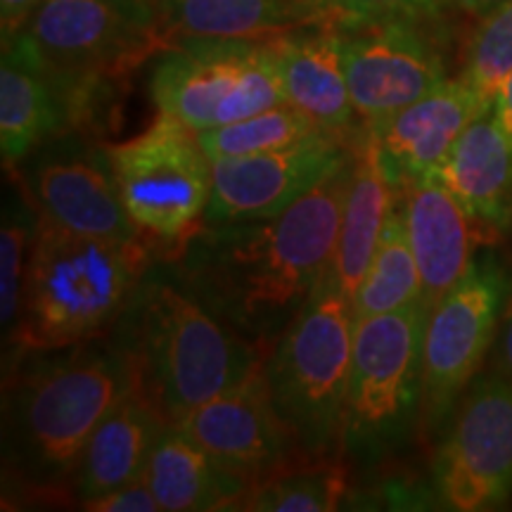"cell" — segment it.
Returning a JSON list of instances; mask_svg holds the SVG:
<instances>
[{"label":"cell","mask_w":512,"mask_h":512,"mask_svg":"<svg viewBox=\"0 0 512 512\" xmlns=\"http://www.w3.org/2000/svg\"><path fill=\"white\" fill-rule=\"evenodd\" d=\"M349 171L351 159L273 219L204 226L171 261L190 292L264 358L330 273Z\"/></svg>","instance_id":"6da1fadb"},{"label":"cell","mask_w":512,"mask_h":512,"mask_svg":"<svg viewBox=\"0 0 512 512\" xmlns=\"http://www.w3.org/2000/svg\"><path fill=\"white\" fill-rule=\"evenodd\" d=\"M131 389L107 335L12 358L3 384L5 484L38 498L74 491L88 439Z\"/></svg>","instance_id":"7a4b0ae2"},{"label":"cell","mask_w":512,"mask_h":512,"mask_svg":"<svg viewBox=\"0 0 512 512\" xmlns=\"http://www.w3.org/2000/svg\"><path fill=\"white\" fill-rule=\"evenodd\" d=\"M105 335L126 361L133 389L171 425L266 361L164 259L147 268Z\"/></svg>","instance_id":"3957f363"},{"label":"cell","mask_w":512,"mask_h":512,"mask_svg":"<svg viewBox=\"0 0 512 512\" xmlns=\"http://www.w3.org/2000/svg\"><path fill=\"white\" fill-rule=\"evenodd\" d=\"M157 259L147 240L91 238L41 219L5 349L17 358L102 337Z\"/></svg>","instance_id":"277c9868"},{"label":"cell","mask_w":512,"mask_h":512,"mask_svg":"<svg viewBox=\"0 0 512 512\" xmlns=\"http://www.w3.org/2000/svg\"><path fill=\"white\" fill-rule=\"evenodd\" d=\"M356 316L330 273L264 361L271 399L304 463L342 456Z\"/></svg>","instance_id":"5b68a950"},{"label":"cell","mask_w":512,"mask_h":512,"mask_svg":"<svg viewBox=\"0 0 512 512\" xmlns=\"http://www.w3.org/2000/svg\"><path fill=\"white\" fill-rule=\"evenodd\" d=\"M121 200L159 259L176 261L207 226L214 162L200 133L157 112L152 124L124 143L107 145Z\"/></svg>","instance_id":"8992f818"},{"label":"cell","mask_w":512,"mask_h":512,"mask_svg":"<svg viewBox=\"0 0 512 512\" xmlns=\"http://www.w3.org/2000/svg\"><path fill=\"white\" fill-rule=\"evenodd\" d=\"M150 98L197 133L285 105L271 36H181L157 57Z\"/></svg>","instance_id":"52a82bcc"},{"label":"cell","mask_w":512,"mask_h":512,"mask_svg":"<svg viewBox=\"0 0 512 512\" xmlns=\"http://www.w3.org/2000/svg\"><path fill=\"white\" fill-rule=\"evenodd\" d=\"M425 302L356 318L342 453L366 463L387 456L420 425Z\"/></svg>","instance_id":"ba28073f"},{"label":"cell","mask_w":512,"mask_h":512,"mask_svg":"<svg viewBox=\"0 0 512 512\" xmlns=\"http://www.w3.org/2000/svg\"><path fill=\"white\" fill-rule=\"evenodd\" d=\"M510 278L496 254L475 256L465 278L427 313L422 335L420 427L437 434L494 349L510 299Z\"/></svg>","instance_id":"9c48e42d"},{"label":"cell","mask_w":512,"mask_h":512,"mask_svg":"<svg viewBox=\"0 0 512 512\" xmlns=\"http://www.w3.org/2000/svg\"><path fill=\"white\" fill-rule=\"evenodd\" d=\"M432 460L437 501L453 512L503 508L512 496V382L477 375Z\"/></svg>","instance_id":"30bf717a"},{"label":"cell","mask_w":512,"mask_h":512,"mask_svg":"<svg viewBox=\"0 0 512 512\" xmlns=\"http://www.w3.org/2000/svg\"><path fill=\"white\" fill-rule=\"evenodd\" d=\"M12 171L41 219L91 238L145 240L121 200L102 138L83 131L55 133Z\"/></svg>","instance_id":"8fae6325"},{"label":"cell","mask_w":512,"mask_h":512,"mask_svg":"<svg viewBox=\"0 0 512 512\" xmlns=\"http://www.w3.org/2000/svg\"><path fill=\"white\" fill-rule=\"evenodd\" d=\"M437 27L439 22L387 19L335 29L358 124L380 126L446 81Z\"/></svg>","instance_id":"7c38bea8"},{"label":"cell","mask_w":512,"mask_h":512,"mask_svg":"<svg viewBox=\"0 0 512 512\" xmlns=\"http://www.w3.org/2000/svg\"><path fill=\"white\" fill-rule=\"evenodd\" d=\"M22 31L53 72L72 79L121 81L166 41L107 0H41Z\"/></svg>","instance_id":"4fadbf2b"},{"label":"cell","mask_w":512,"mask_h":512,"mask_svg":"<svg viewBox=\"0 0 512 512\" xmlns=\"http://www.w3.org/2000/svg\"><path fill=\"white\" fill-rule=\"evenodd\" d=\"M349 159L351 143L330 133L259 155L216 159L204 221L226 226L273 219Z\"/></svg>","instance_id":"5bb4252c"},{"label":"cell","mask_w":512,"mask_h":512,"mask_svg":"<svg viewBox=\"0 0 512 512\" xmlns=\"http://www.w3.org/2000/svg\"><path fill=\"white\" fill-rule=\"evenodd\" d=\"M174 425L252 486L290 467L309 465L275 411L264 363Z\"/></svg>","instance_id":"9a60e30c"},{"label":"cell","mask_w":512,"mask_h":512,"mask_svg":"<svg viewBox=\"0 0 512 512\" xmlns=\"http://www.w3.org/2000/svg\"><path fill=\"white\" fill-rule=\"evenodd\" d=\"M494 100H486L465 79L441 86L375 126L377 143L396 188L437 176L467 126Z\"/></svg>","instance_id":"2e32d148"},{"label":"cell","mask_w":512,"mask_h":512,"mask_svg":"<svg viewBox=\"0 0 512 512\" xmlns=\"http://www.w3.org/2000/svg\"><path fill=\"white\" fill-rule=\"evenodd\" d=\"M399 200L408 242L418 261L422 302L432 309L470 271L479 242L477 226L484 223L477 221L437 176L408 183Z\"/></svg>","instance_id":"e0dca14e"},{"label":"cell","mask_w":512,"mask_h":512,"mask_svg":"<svg viewBox=\"0 0 512 512\" xmlns=\"http://www.w3.org/2000/svg\"><path fill=\"white\" fill-rule=\"evenodd\" d=\"M273 48L287 102L332 136L351 143L361 124L351 102L337 31L302 24L273 34Z\"/></svg>","instance_id":"ac0fdd59"},{"label":"cell","mask_w":512,"mask_h":512,"mask_svg":"<svg viewBox=\"0 0 512 512\" xmlns=\"http://www.w3.org/2000/svg\"><path fill=\"white\" fill-rule=\"evenodd\" d=\"M399 192L382 159L375 131L361 126L351 140L349 185L332 259V275L349 299H354L358 285L366 278Z\"/></svg>","instance_id":"d6986e66"},{"label":"cell","mask_w":512,"mask_h":512,"mask_svg":"<svg viewBox=\"0 0 512 512\" xmlns=\"http://www.w3.org/2000/svg\"><path fill=\"white\" fill-rule=\"evenodd\" d=\"M69 131L67 114L46 62L24 31L3 41L0 64V150L8 169L55 133Z\"/></svg>","instance_id":"ffe728a7"},{"label":"cell","mask_w":512,"mask_h":512,"mask_svg":"<svg viewBox=\"0 0 512 512\" xmlns=\"http://www.w3.org/2000/svg\"><path fill=\"white\" fill-rule=\"evenodd\" d=\"M169 425L145 396L131 389L102 418L83 448L74 482L76 501L86 503L143 479L155 444Z\"/></svg>","instance_id":"44dd1931"},{"label":"cell","mask_w":512,"mask_h":512,"mask_svg":"<svg viewBox=\"0 0 512 512\" xmlns=\"http://www.w3.org/2000/svg\"><path fill=\"white\" fill-rule=\"evenodd\" d=\"M437 178L484 226L512 223V140L494 102L465 128Z\"/></svg>","instance_id":"7402d4cb"},{"label":"cell","mask_w":512,"mask_h":512,"mask_svg":"<svg viewBox=\"0 0 512 512\" xmlns=\"http://www.w3.org/2000/svg\"><path fill=\"white\" fill-rule=\"evenodd\" d=\"M145 482L166 512L240 510L252 489L245 477L209 456L176 425L166 427L155 444Z\"/></svg>","instance_id":"603a6c76"},{"label":"cell","mask_w":512,"mask_h":512,"mask_svg":"<svg viewBox=\"0 0 512 512\" xmlns=\"http://www.w3.org/2000/svg\"><path fill=\"white\" fill-rule=\"evenodd\" d=\"M297 27L294 0H164V36H271Z\"/></svg>","instance_id":"cb8c5ba5"},{"label":"cell","mask_w":512,"mask_h":512,"mask_svg":"<svg viewBox=\"0 0 512 512\" xmlns=\"http://www.w3.org/2000/svg\"><path fill=\"white\" fill-rule=\"evenodd\" d=\"M415 302H422V280L418 261L408 242L401 200H396V207L384 223L380 245L375 249L366 278L358 285L351 306H354L356 318H370L406 309Z\"/></svg>","instance_id":"d4e9b609"},{"label":"cell","mask_w":512,"mask_h":512,"mask_svg":"<svg viewBox=\"0 0 512 512\" xmlns=\"http://www.w3.org/2000/svg\"><path fill=\"white\" fill-rule=\"evenodd\" d=\"M349 494V472L339 460L297 465L249 489L240 510L330 512Z\"/></svg>","instance_id":"484cf974"},{"label":"cell","mask_w":512,"mask_h":512,"mask_svg":"<svg viewBox=\"0 0 512 512\" xmlns=\"http://www.w3.org/2000/svg\"><path fill=\"white\" fill-rule=\"evenodd\" d=\"M323 133L328 131L320 128L309 114L285 102V105L271 107V110L254 114V117L200 131V140L211 162H216V159L280 150V147L304 143V140L323 136Z\"/></svg>","instance_id":"4316f807"},{"label":"cell","mask_w":512,"mask_h":512,"mask_svg":"<svg viewBox=\"0 0 512 512\" xmlns=\"http://www.w3.org/2000/svg\"><path fill=\"white\" fill-rule=\"evenodd\" d=\"M38 223L41 214L15 178L12 192L3 202V226H0V323L5 339L12 335L22 311L24 280H27Z\"/></svg>","instance_id":"83f0119b"},{"label":"cell","mask_w":512,"mask_h":512,"mask_svg":"<svg viewBox=\"0 0 512 512\" xmlns=\"http://www.w3.org/2000/svg\"><path fill=\"white\" fill-rule=\"evenodd\" d=\"M446 12V0H294L297 27L349 29L387 19L441 22Z\"/></svg>","instance_id":"f1b7e54d"},{"label":"cell","mask_w":512,"mask_h":512,"mask_svg":"<svg viewBox=\"0 0 512 512\" xmlns=\"http://www.w3.org/2000/svg\"><path fill=\"white\" fill-rule=\"evenodd\" d=\"M512 72V0L479 22L465 50L460 79L486 100H494L505 76Z\"/></svg>","instance_id":"f546056e"},{"label":"cell","mask_w":512,"mask_h":512,"mask_svg":"<svg viewBox=\"0 0 512 512\" xmlns=\"http://www.w3.org/2000/svg\"><path fill=\"white\" fill-rule=\"evenodd\" d=\"M81 508L91 512H157L162 510V505L143 477L114 491H107L98 498H91V501L81 503Z\"/></svg>","instance_id":"4dcf8cb0"},{"label":"cell","mask_w":512,"mask_h":512,"mask_svg":"<svg viewBox=\"0 0 512 512\" xmlns=\"http://www.w3.org/2000/svg\"><path fill=\"white\" fill-rule=\"evenodd\" d=\"M107 3L136 27L162 31L164 0H107Z\"/></svg>","instance_id":"1f68e13d"},{"label":"cell","mask_w":512,"mask_h":512,"mask_svg":"<svg viewBox=\"0 0 512 512\" xmlns=\"http://www.w3.org/2000/svg\"><path fill=\"white\" fill-rule=\"evenodd\" d=\"M491 351H494V373L508 377L512 382V292Z\"/></svg>","instance_id":"d6a6232c"},{"label":"cell","mask_w":512,"mask_h":512,"mask_svg":"<svg viewBox=\"0 0 512 512\" xmlns=\"http://www.w3.org/2000/svg\"><path fill=\"white\" fill-rule=\"evenodd\" d=\"M41 0H0V24H3V41L15 36L27 27L29 17L34 15Z\"/></svg>","instance_id":"836d02e7"},{"label":"cell","mask_w":512,"mask_h":512,"mask_svg":"<svg viewBox=\"0 0 512 512\" xmlns=\"http://www.w3.org/2000/svg\"><path fill=\"white\" fill-rule=\"evenodd\" d=\"M508 3L510 0H446V8L451 12H460L463 17L482 22V19L494 15L496 10H501Z\"/></svg>","instance_id":"e575fe53"},{"label":"cell","mask_w":512,"mask_h":512,"mask_svg":"<svg viewBox=\"0 0 512 512\" xmlns=\"http://www.w3.org/2000/svg\"><path fill=\"white\" fill-rule=\"evenodd\" d=\"M494 107H496L498 119H501L503 128L508 131V136L512 140V72L505 76L501 88H498V93L494 98Z\"/></svg>","instance_id":"d590c367"}]
</instances>
